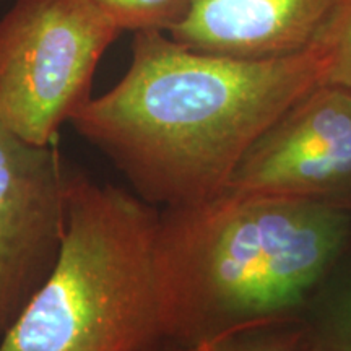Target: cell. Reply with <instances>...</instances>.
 <instances>
[{
    "label": "cell",
    "mask_w": 351,
    "mask_h": 351,
    "mask_svg": "<svg viewBox=\"0 0 351 351\" xmlns=\"http://www.w3.org/2000/svg\"><path fill=\"white\" fill-rule=\"evenodd\" d=\"M351 243V210L226 187L160 212L166 340L191 346L271 320L301 319Z\"/></svg>",
    "instance_id": "cell-2"
},
{
    "label": "cell",
    "mask_w": 351,
    "mask_h": 351,
    "mask_svg": "<svg viewBox=\"0 0 351 351\" xmlns=\"http://www.w3.org/2000/svg\"><path fill=\"white\" fill-rule=\"evenodd\" d=\"M350 0H192L168 33L208 54L263 59L304 51L319 41Z\"/></svg>",
    "instance_id": "cell-7"
},
{
    "label": "cell",
    "mask_w": 351,
    "mask_h": 351,
    "mask_svg": "<svg viewBox=\"0 0 351 351\" xmlns=\"http://www.w3.org/2000/svg\"><path fill=\"white\" fill-rule=\"evenodd\" d=\"M328 56L327 83L351 90V0L319 38Z\"/></svg>",
    "instance_id": "cell-11"
},
{
    "label": "cell",
    "mask_w": 351,
    "mask_h": 351,
    "mask_svg": "<svg viewBox=\"0 0 351 351\" xmlns=\"http://www.w3.org/2000/svg\"><path fill=\"white\" fill-rule=\"evenodd\" d=\"M171 351H313L301 319L271 320L225 332Z\"/></svg>",
    "instance_id": "cell-9"
},
{
    "label": "cell",
    "mask_w": 351,
    "mask_h": 351,
    "mask_svg": "<svg viewBox=\"0 0 351 351\" xmlns=\"http://www.w3.org/2000/svg\"><path fill=\"white\" fill-rule=\"evenodd\" d=\"M317 41L280 57L243 59L194 51L163 32L134 33L125 75L90 98L70 124L163 208L219 194L239 161L298 99L327 83Z\"/></svg>",
    "instance_id": "cell-1"
},
{
    "label": "cell",
    "mask_w": 351,
    "mask_h": 351,
    "mask_svg": "<svg viewBox=\"0 0 351 351\" xmlns=\"http://www.w3.org/2000/svg\"><path fill=\"white\" fill-rule=\"evenodd\" d=\"M70 176L56 143H32L0 122V339L54 267Z\"/></svg>",
    "instance_id": "cell-5"
},
{
    "label": "cell",
    "mask_w": 351,
    "mask_h": 351,
    "mask_svg": "<svg viewBox=\"0 0 351 351\" xmlns=\"http://www.w3.org/2000/svg\"><path fill=\"white\" fill-rule=\"evenodd\" d=\"M121 33L91 0H16L0 20V122L32 143H56Z\"/></svg>",
    "instance_id": "cell-4"
},
{
    "label": "cell",
    "mask_w": 351,
    "mask_h": 351,
    "mask_svg": "<svg viewBox=\"0 0 351 351\" xmlns=\"http://www.w3.org/2000/svg\"><path fill=\"white\" fill-rule=\"evenodd\" d=\"M160 212L134 192L72 173L51 274L0 351H163Z\"/></svg>",
    "instance_id": "cell-3"
},
{
    "label": "cell",
    "mask_w": 351,
    "mask_h": 351,
    "mask_svg": "<svg viewBox=\"0 0 351 351\" xmlns=\"http://www.w3.org/2000/svg\"><path fill=\"white\" fill-rule=\"evenodd\" d=\"M226 187L351 210V90L322 83L251 145Z\"/></svg>",
    "instance_id": "cell-6"
},
{
    "label": "cell",
    "mask_w": 351,
    "mask_h": 351,
    "mask_svg": "<svg viewBox=\"0 0 351 351\" xmlns=\"http://www.w3.org/2000/svg\"><path fill=\"white\" fill-rule=\"evenodd\" d=\"M163 351H171V348H165Z\"/></svg>",
    "instance_id": "cell-12"
},
{
    "label": "cell",
    "mask_w": 351,
    "mask_h": 351,
    "mask_svg": "<svg viewBox=\"0 0 351 351\" xmlns=\"http://www.w3.org/2000/svg\"><path fill=\"white\" fill-rule=\"evenodd\" d=\"M313 351H351V243L301 314Z\"/></svg>",
    "instance_id": "cell-8"
},
{
    "label": "cell",
    "mask_w": 351,
    "mask_h": 351,
    "mask_svg": "<svg viewBox=\"0 0 351 351\" xmlns=\"http://www.w3.org/2000/svg\"><path fill=\"white\" fill-rule=\"evenodd\" d=\"M121 32H163L174 29L187 15L192 0H91Z\"/></svg>",
    "instance_id": "cell-10"
}]
</instances>
